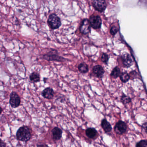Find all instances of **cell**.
Listing matches in <instances>:
<instances>
[{
	"instance_id": "5bb4252c",
	"label": "cell",
	"mask_w": 147,
	"mask_h": 147,
	"mask_svg": "<svg viewBox=\"0 0 147 147\" xmlns=\"http://www.w3.org/2000/svg\"><path fill=\"white\" fill-rule=\"evenodd\" d=\"M101 126L106 133L111 132L112 130V126L110 123L105 119H103L101 121Z\"/></svg>"
},
{
	"instance_id": "2e32d148",
	"label": "cell",
	"mask_w": 147,
	"mask_h": 147,
	"mask_svg": "<svg viewBox=\"0 0 147 147\" xmlns=\"http://www.w3.org/2000/svg\"><path fill=\"white\" fill-rule=\"evenodd\" d=\"M78 69L81 73H86L89 71L88 66L84 63H81L78 65Z\"/></svg>"
},
{
	"instance_id": "d6986e66",
	"label": "cell",
	"mask_w": 147,
	"mask_h": 147,
	"mask_svg": "<svg viewBox=\"0 0 147 147\" xmlns=\"http://www.w3.org/2000/svg\"><path fill=\"white\" fill-rule=\"evenodd\" d=\"M121 101L124 104H127L130 103L131 101L130 98L125 94H123L121 98Z\"/></svg>"
},
{
	"instance_id": "e0dca14e",
	"label": "cell",
	"mask_w": 147,
	"mask_h": 147,
	"mask_svg": "<svg viewBox=\"0 0 147 147\" xmlns=\"http://www.w3.org/2000/svg\"><path fill=\"white\" fill-rule=\"evenodd\" d=\"M121 73V70L119 69V67H116L112 70V72L111 73V76L113 78H116L120 76Z\"/></svg>"
},
{
	"instance_id": "4fadbf2b",
	"label": "cell",
	"mask_w": 147,
	"mask_h": 147,
	"mask_svg": "<svg viewBox=\"0 0 147 147\" xmlns=\"http://www.w3.org/2000/svg\"><path fill=\"white\" fill-rule=\"evenodd\" d=\"M86 136L90 139H95L98 137V132L94 128H88L85 131Z\"/></svg>"
},
{
	"instance_id": "7c38bea8",
	"label": "cell",
	"mask_w": 147,
	"mask_h": 147,
	"mask_svg": "<svg viewBox=\"0 0 147 147\" xmlns=\"http://www.w3.org/2000/svg\"><path fill=\"white\" fill-rule=\"evenodd\" d=\"M52 136L55 141L60 140L62 137V131L58 127H55L52 130Z\"/></svg>"
},
{
	"instance_id": "7a4b0ae2",
	"label": "cell",
	"mask_w": 147,
	"mask_h": 147,
	"mask_svg": "<svg viewBox=\"0 0 147 147\" xmlns=\"http://www.w3.org/2000/svg\"><path fill=\"white\" fill-rule=\"evenodd\" d=\"M47 23L49 27L53 29H59L62 24L60 19L55 13H52L49 16Z\"/></svg>"
},
{
	"instance_id": "277c9868",
	"label": "cell",
	"mask_w": 147,
	"mask_h": 147,
	"mask_svg": "<svg viewBox=\"0 0 147 147\" xmlns=\"http://www.w3.org/2000/svg\"><path fill=\"white\" fill-rule=\"evenodd\" d=\"M127 128L126 123L120 120L116 123L114 127V130L117 134L122 135L126 132Z\"/></svg>"
},
{
	"instance_id": "484cf974",
	"label": "cell",
	"mask_w": 147,
	"mask_h": 147,
	"mask_svg": "<svg viewBox=\"0 0 147 147\" xmlns=\"http://www.w3.org/2000/svg\"><path fill=\"white\" fill-rule=\"evenodd\" d=\"M2 112V108L0 107V115L1 114V113Z\"/></svg>"
},
{
	"instance_id": "9a60e30c",
	"label": "cell",
	"mask_w": 147,
	"mask_h": 147,
	"mask_svg": "<svg viewBox=\"0 0 147 147\" xmlns=\"http://www.w3.org/2000/svg\"><path fill=\"white\" fill-rule=\"evenodd\" d=\"M30 81L33 82H38L40 81V76L37 72H33L31 73L29 76Z\"/></svg>"
},
{
	"instance_id": "44dd1931",
	"label": "cell",
	"mask_w": 147,
	"mask_h": 147,
	"mask_svg": "<svg viewBox=\"0 0 147 147\" xmlns=\"http://www.w3.org/2000/svg\"><path fill=\"white\" fill-rule=\"evenodd\" d=\"M109 60V56L106 53H103L101 57V61L105 63L107 65Z\"/></svg>"
},
{
	"instance_id": "30bf717a",
	"label": "cell",
	"mask_w": 147,
	"mask_h": 147,
	"mask_svg": "<svg viewBox=\"0 0 147 147\" xmlns=\"http://www.w3.org/2000/svg\"><path fill=\"white\" fill-rule=\"evenodd\" d=\"M94 75L98 78H102L103 76L105 71L102 66L100 65L95 66L93 68Z\"/></svg>"
},
{
	"instance_id": "3957f363",
	"label": "cell",
	"mask_w": 147,
	"mask_h": 147,
	"mask_svg": "<svg viewBox=\"0 0 147 147\" xmlns=\"http://www.w3.org/2000/svg\"><path fill=\"white\" fill-rule=\"evenodd\" d=\"M91 27L95 29H99L102 26V21L100 16L93 14L89 19Z\"/></svg>"
},
{
	"instance_id": "ba28073f",
	"label": "cell",
	"mask_w": 147,
	"mask_h": 147,
	"mask_svg": "<svg viewBox=\"0 0 147 147\" xmlns=\"http://www.w3.org/2000/svg\"><path fill=\"white\" fill-rule=\"evenodd\" d=\"M56 52H51L46 54L43 56V58L48 61H65V58L60 56L56 54Z\"/></svg>"
},
{
	"instance_id": "d4e9b609",
	"label": "cell",
	"mask_w": 147,
	"mask_h": 147,
	"mask_svg": "<svg viewBox=\"0 0 147 147\" xmlns=\"http://www.w3.org/2000/svg\"><path fill=\"white\" fill-rule=\"evenodd\" d=\"M37 147H49L48 145L46 144H38L37 145Z\"/></svg>"
},
{
	"instance_id": "cb8c5ba5",
	"label": "cell",
	"mask_w": 147,
	"mask_h": 147,
	"mask_svg": "<svg viewBox=\"0 0 147 147\" xmlns=\"http://www.w3.org/2000/svg\"><path fill=\"white\" fill-rule=\"evenodd\" d=\"M6 144L1 139H0V147H6Z\"/></svg>"
},
{
	"instance_id": "52a82bcc",
	"label": "cell",
	"mask_w": 147,
	"mask_h": 147,
	"mask_svg": "<svg viewBox=\"0 0 147 147\" xmlns=\"http://www.w3.org/2000/svg\"><path fill=\"white\" fill-rule=\"evenodd\" d=\"M80 31L83 35L88 34L90 33L91 25L87 19H84L82 20L80 27Z\"/></svg>"
},
{
	"instance_id": "8fae6325",
	"label": "cell",
	"mask_w": 147,
	"mask_h": 147,
	"mask_svg": "<svg viewBox=\"0 0 147 147\" xmlns=\"http://www.w3.org/2000/svg\"><path fill=\"white\" fill-rule=\"evenodd\" d=\"M42 96L47 99H52L54 95V92L53 88L50 87L45 88L41 93Z\"/></svg>"
},
{
	"instance_id": "ffe728a7",
	"label": "cell",
	"mask_w": 147,
	"mask_h": 147,
	"mask_svg": "<svg viewBox=\"0 0 147 147\" xmlns=\"http://www.w3.org/2000/svg\"><path fill=\"white\" fill-rule=\"evenodd\" d=\"M136 147H147V140H142L139 141L136 144Z\"/></svg>"
},
{
	"instance_id": "6da1fadb",
	"label": "cell",
	"mask_w": 147,
	"mask_h": 147,
	"mask_svg": "<svg viewBox=\"0 0 147 147\" xmlns=\"http://www.w3.org/2000/svg\"><path fill=\"white\" fill-rule=\"evenodd\" d=\"M32 135L29 127L27 126H23L18 130L17 132V138L18 140L26 142L31 138Z\"/></svg>"
},
{
	"instance_id": "9c48e42d",
	"label": "cell",
	"mask_w": 147,
	"mask_h": 147,
	"mask_svg": "<svg viewBox=\"0 0 147 147\" xmlns=\"http://www.w3.org/2000/svg\"><path fill=\"white\" fill-rule=\"evenodd\" d=\"M122 61L125 67H129L133 64V61L131 56L128 53L122 55L121 56Z\"/></svg>"
},
{
	"instance_id": "ac0fdd59",
	"label": "cell",
	"mask_w": 147,
	"mask_h": 147,
	"mask_svg": "<svg viewBox=\"0 0 147 147\" xmlns=\"http://www.w3.org/2000/svg\"><path fill=\"white\" fill-rule=\"evenodd\" d=\"M121 81L123 82H126L130 79V76L129 74L126 72L122 73L120 76Z\"/></svg>"
},
{
	"instance_id": "603a6c76",
	"label": "cell",
	"mask_w": 147,
	"mask_h": 147,
	"mask_svg": "<svg viewBox=\"0 0 147 147\" xmlns=\"http://www.w3.org/2000/svg\"><path fill=\"white\" fill-rule=\"evenodd\" d=\"M142 127L144 130V131L147 133V121L145 122L142 124Z\"/></svg>"
},
{
	"instance_id": "7402d4cb",
	"label": "cell",
	"mask_w": 147,
	"mask_h": 147,
	"mask_svg": "<svg viewBox=\"0 0 147 147\" xmlns=\"http://www.w3.org/2000/svg\"><path fill=\"white\" fill-rule=\"evenodd\" d=\"M118 31H119V29L116 26H113L111 28L110 32L111 35L114 36L118 32Z\"/></svg>"
},
{
	"instance_id": "8992f818",
	"label": "cell",
	"mask_w": 147,
	"mask_h": 147,
	"mask_svg": "<svg viewBox=\"0 0 147 147\" xmlns=\"http://www.w3.org/2000/svg\"><path fill=\"white\" fill-rule=\"evenodd\" d=\"M92 4L94 9L100 13L104 11L107 7L106 2L103 0L93 1Z\"/></svg>"
},
{
	"instance_id": "5b68a950",
	"label": "cell",
	"mask_w": 147,
	"mask_h": 147,
	"mask_svg": "<svg viewBox=\"0 0 147 147\" xmlns=\"http://www.w3.org/2000/svg\"><path fill=\"white\" fill-rule=\"evenodd\" d=\"M21 103V98L19 95L16 92H13L10 94V104L13 108L18 107Z\"/></svg>"
}]
</instances>
